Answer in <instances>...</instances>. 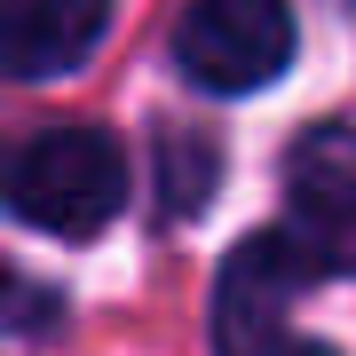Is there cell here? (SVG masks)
Here are the masks:
<instances>
[{
	"mask_svg": "<svg viewBox=\"0 0 356 356\" xmlns=\"http://www.w3.org/2000/svg\"><path fill=\"white\" fill-rule=\"evenodd\" d=\"M285 238L317 277H356V127L301 135L285 166Z\"/></svg>",
	"mask_w": 356,
	"mask_h": 356,
	"instance_id": "cell-4",
	"label": "cell"
},
{
	"mask_svg": "<svg viewBox=\"0 0 356 356\" xmlns=\"http://www.w3.org/2000/svg\"><path fill=\"white\" fill-rule=\"evenodd\" d=\"M8 206L40 238H95L127 206V159L103 127H40L8 166Z\"/></svg>",
	"mask_w": 356,
	"mask_h": 356,
	"instance_id": "cell-1",
	"label": "cell"
},
{
	"mask_svg": "<svg viewBox=\"0 0 356 356\" xmlns=\"http://www.w3.org/2000/svg\"><path fill=\"white\" fill-rule=\"evenodd\" d=\"M206 191H214V143H175L166 151V214H191V206H206Z\"/></svg>",
	"mask_w": 356,
	"mask_h": 356,
	"instance_id": "cell-6",
	"label": "cell"
},
{
	"mask_svg": "<svg viewBox=\"0 0 356 356\" xmlns=\"http://www.w3.org/2000/svg\"><path fill=\"white\" fill-rule=\"evenodd\" d=\"M317 285V269L293 254L285 229H261L222 261L214 285V348L222 356H332L325 341H309L293 325V301Z\"/></svg>",
	"mask_w": 356,
	"mask_h": 356,
	"instance_id": "cell-2",
	"label": "cell"
},
{
	"mask_svg": "<svg viewBox=\"0 0 356 356\" xmlns=\"http://www.w3.org/2000/svg\"><path fill=\"white\" fill-rule=\"evenodd\" d=\"M111 0H8L0 32H8V72L16 79H56L103 40Z\"/></svg>",
	"mask_w": 356,
	"mask_h": 356,
	"instance_id": "cell-5",
	"label": "cell"
},
{
	"mask_svg": "<svg viewBox=\"0 0 356 356\" xmlns=\"http://www.w3.org/2000/svg\"><path fill=\"white\" fill-rule=\"evenodd\" d=\"M175 64L206 95H254L293 64L285 0H191L175 24Z\"/></svg>",
	"mask_w": 356,
	"mask_h": 356,
	"instance_id": "cell-3",
	"label": "cell"
}]
</instances>
